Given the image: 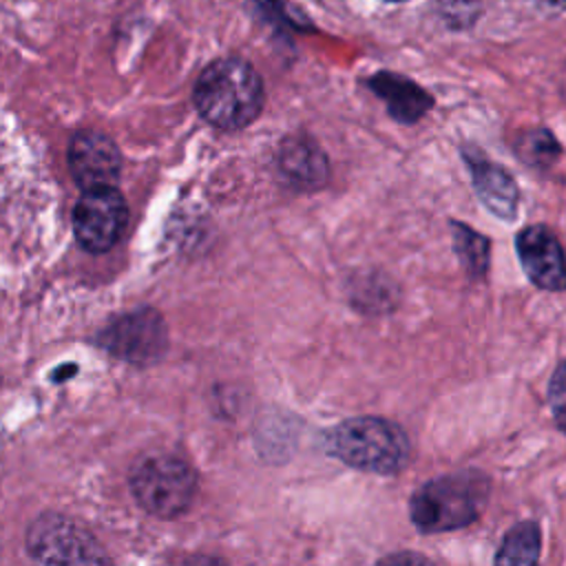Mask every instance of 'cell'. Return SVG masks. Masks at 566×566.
Here are the masks:
<instances>
[{
    "mask_svg": "<svg viewBox=\"0 0 566 566\" xmlns=\"http://www.w3.org/2000/svg\"><path fill=\"white\" fill-rule=\"evenodd\" d=\"M192 99L208 124L237 130L261 113L263 82L245 60L223 57L201 71Z\"/></svg>",
    "mask_w": 566,
    "mask_h": 566,
    "instance_id": "1",
    "label": "cell"
},
{
    "mask_svg": "<svg viewBox=\"0 0 566 566\" xmlns=\"http://www.w3.org/2000/svg\"><path fill=\"white\" fill-rule=\"evenodd\" d=\"M327 451L345 464L391 475L398 473L409 458V440L405 431L385 418L360 416L336 424L327 438Z\"/></svg>",
    "mask_w": 566,
    "mask_h": 566,
    "instance_id": "2",
    "label": "cell"
},
{
    "mask_svg": "<svg viewBox=\"0 0 566 566\" xmlns=\"http://www.w3.org/2000/svg\"><path fill=\"white\" fill-rule=\"evenodd\" d=\"M489 480L478 471H460L422 484L409 504L413 524L424 533L455 531L471 524L484 509Z\"/></svg>",
    "mask_w": 566,
    "mask_h": 566,
    "instance_id": "3",
    "label": "cell"
},
{
    "mask_svg": "<svg viewBox=\"0 0 566 566\" xmlns=\"http://www.w3.org/2000/svg\"><path fill=\"white\" fill-rule=\"evenodd\" d=\"M130 491L144 511L157 517H177L195 500L197 473L181 458L148 455L133 467Z\"/></svg>",
    "mask_w": 566,
    "mask_h": 566,
    "instance_id": "4",
    "label": "cell"
},
{
    "mask_svg": "<svg viewBox=\"0 0 566 566\" xmlns=\"http://www.w3.org/2000/svg\"><path fill=\"white\" fill-rule=\"evenodd\" d=\"M128 203L115 186L88 188L73 210V230L88 252L111 250L126 232Z\"/></svg>",
    "mask_w": 566,
    "mask_h": 566,
    "instance_id": "5",
    "label": "cell"
},
{
    "mask_svg": "<svg viewBox=\"0 0 566 566\" xmlns=\"http://www.w3.org/2000/svg\"><path fill=\"white\" fill-rule=\"evenodd\" d=\"M97 340L113 356L146 365L166 352L168 332L155 310H137L111 321Z\"/></svg>",
    "mask_w": 566,
    "mask_h": 566,
    "instance_id": "6",
    "label": "cell"
},
{
    "mask_svg": "<svg viewBox=\"0 0 566 566\" xmlns=\"http://www.w3.org/2000/svg\"><path fill=\"white\" fill-rule=\"evenodd\" d=\"M27 548L40 562H106L97 542L62 515H42L27 533Z\"/></svg>",
    "mask_w": 566,
    "mask_h": 566,
    "instance_id": "7",
    "label": "cell"
},
{
    "mask_svg": "<svg viewBox=\"0 0 566 566\" xmlns=\"http://www.w3.org/2000/svg\"><path fill=\"white\" fill-rule=\"evenodd\" d=\"M69 170L84 190L115 186L122 170V153L108 135L80 130L69 144Z\"/></svg>",
    "mask_w": 566,
    "mask_h": 566,
    "instance_id": "8",
    "label": "cell"
},
{
    "mask_svg": "<svg viewBox=\"0 0 566 566\" xmlns=\"http://www.w3.org/2000/svg\"><path fill=\"white\" fill-rule=\"evenodd\" d=\"M517 256L526 276L542 290H566V254L546 226H528L517 239Z\"/></svg>",
    "mask_w": 566,
    "mask_h": 566,
    "instance_id": "9",
    "label": "cell"
},
{
    "mask_svg": "<svg viewBox=\"0 0 566 566\" xmlns=\"http://www.w3.org/2000/svg\"><path fill=\"white\" fill-rule=\"evenodd\" d=\"M279 168L287 177V181L303 190H314L323 186L329 175L327 157L323 155V150L314 142L301 137H290L281 144Z\"/></svg>",
    "mask_w": 566,
    "mask_h": 566,
    "instance_id": "10",
    "label": "cell"
},
{
    "mask_svg": "<svg viewBox=\"0 0 566 566\" xmlns=\"http://www.w3.org/2000/svg\"><path fill=\"white\" fill-rule=\"evenodd\" d=\"M369 86L387 102L389 115L402 124L418 122L431 108V95L402 75L376 73L369 80Z\"/></svg>",
    "mask_w": 566,
    "mask_h": 566,
    "instance_id": "11",
    "label": "cell"
},
{
    "mask_svg": "<svg viewBox=\"0 0 566 566\" xmlns=\"http://www.w3.org/2000/svg\"><path fill=\"white\" fill-rule=\"evenodd\" d=\"M473 170V186L482 203L500 219H513L517 210V184L497 164L480 159H469Z\"/></svg>",
    "mask_w": 566,
    "mask_h": 566,
    "instance_id": "12",
    "label": "cell"
},
{
    "mask_svg": "<svg viewBox=\"0 0 566 566\" xmlns=\"http://www.w3.org/2000/svg\"><path fill=\"white\" fill-rule=\"evenodd\" d=\"M539 557V528L533 522H522L504 537L495 562L497 564H533Z\"/></svg>",
    "mask_w": 566,
    "mask_h": 566,
    "instance_id": "13",
    "label": "cell"
},
{
    "mask_svg": "<svg viewBox=\"0 0 566 566\" xmlns=\"http://www.w3.org/2000/svg\"><path fill=\"white\" fill-rule=\"evenodd\" d=\"M453 245H455V254H458L460 263L464 265V270L473 279L484 276V272L489 268V241H486V237L473 232L467 226L453 223Z\"/></svg>",
    "mask_w": 566,
    "mask_h": 566,
    "instance_id": "14",
    "label": "cell"
},
{
    "mask_svg": "<svg viewBox=\"0 0 566 566\" xmlns=\"http://www.w3.org/2000/svg\"><path fill=\"white\" fill-rule=\"evenodd\" d=\"M559 153L555 137L548 130H533L520 142V155L528 164H548Z\"/></svg>",
    "mask_w": 566,
    "mask_h": 566,
    "instance_id": "15",
    "label": "cell"
},
{
    "mask_svg": "<svg viewBox=\"0 0 566 566\" xmlns=\"http://www.w3.org/2000/svg\"><path fill=\"white\" fill-rule=\"evenodd\" d=\"M548 405L559 429L566 433V360L555 369L548 382Z\"/></svg>",
    "mask_w": 566,
    "mask_h": 566,
    "instance_id": "16",
    "label": "cell"
},
{
    "mask_svg": "<svg viewBox=\"0 0 566 566\" xmlns=\"http://www.w3.org/2000/svg\"><path fill=\"white\" fill-rule=\"evenodd\" d=\"M553 2H557V4H564V2H566V0H553Z\"/></svg>",
    "mask_w": 566,
    "mask_h": 566,
    "instance_id": "17",
    "label": "cell"
},
{
    "mask_svg": "<svg viewBox=\"0 0 566 566\" xmlns=\"http://www.w3.org/2000/svg\"><path fill=\"white\" fill-rule=\"evenodd\" d=\"M389 2H402V0H389Z\"/></svg>",
    "mask_w": 566,
    "mask_h": 566,
    "instance_id": "18",
    "label": "cell"
}]
</instances>
